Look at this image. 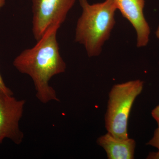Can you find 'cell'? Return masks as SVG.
Listing matches in <instances>:
<instances>
[{"label": "cell", "mask_w": 159, "mask_h": 159, "mask_svg": "<svg viewBox=\"0 0 159 159\" xmlns=\"http://www.w3.org/2000/svg\"><path fill=\"white\" fill-rule=\"evenodd\" d=\"M152 116L159 125V105L154 109L152 112Z\"/></svg>", "instance_id": "cell-10"}, {"label": "cell", "mask_w": 159, "mask_h": 159, "mask_svg": "<svg viewBox=\"0 0 159 159\" xmlns=\"http://www.w3.org/2000/svg\"><path fill=\"white\" fill-rule=\"evenodd\" d=\"M0 91L9 95H13V92L6 85L0 74Z\"/></svg>", "instance_id": "cell-9"}, {"label": "cell", "mask_w": 159, "mask_h": 159, "mask_svg": "<svg viewBox=\"0 0 159 159\" xmlns=\"http://www.w3.org/2000/svg\"><path fill=\"white\" fill-rule=\"evenodd\" d=\"M60 27L49 29L34 47L23 51L13 61V66L19 72L31 77L36 97L43 103L60 101L56 91L49 84L52 77L64 73L66 68L57 39Z\"/></svg>", "instance_id": "cell-1"}, {"label": "cell", "mask_w": 159, "mask_h": 159, "mask_svg": "<svg viewBox=\"0 0 159 159\" xmlns=\"http://www.w3.org/2000/svg\"><path fill=\"white\" fill-rule=\"evenodd\" d=\"M26 100L16 99L13 95L0 91V145L6 139L20 145L24 134L20 128Z\"/></svg>", "instance_id": "cell-5"}, {"label": "cell", "mask_w": 159, "mask_h": 159, "mask_svg": "<svg viewBox=\"0 0 159 159\" xmlns=\"http://www.w3.org/2000/svg\"><path fill=\"white\" fill-rule=\"evenodd\" d=\"M97 143L104 148L108 159L134 158L135 142L133 139H117L107 133L99 137Z\"/></svg>", "instance_id": "cell-7"}, {"label": "cell", "mask_w": 159, "mask_h": 159, "mask_svg": "<svg viewBox=\"0 0 159 159\" xmlns=\"http://www.w3.org/2000/svg\"><path fill=\"white\" fill-rule=\"evenodd\" d=\"M76 0H32V31L36 41L55 26L60 27Z\"/></svg>", "instance_id": "cell-4"}, {"label": "cell", "mask_w": 159, "mask_h": 159, "mask_svg": "<svg viewBox=\"0 0 159 159\" xmlns=\"http://www.w3.org/2000/svg\"><path fill=\"white\" fill-rule=\"evenodd\" d=\"M143 81L137 80L116 84L109 93L106 115V127L117 139H128L127 125L134 101L143 88Z\"/></svg>", "instance_id": "cell-3"}, {"label": "cell", "mask_w": 159, "mask_h": 159, "mask_svg": "<svg viewBox=\"0 0 159 159\" xmlns=\"http://www.w3.org/2000/svg\"><path fill=\"white\" fill-rule=\"evenodd\" d=\"M117 9L133 26L137 33V46L142 48L149 41L150 29L146 21L143 9L145 0H114Z\"/></svg>", "instance_id": "cell-6"}, {"label": "cell", "mask_w": 159, "mask_h": 159, "mask_svg": "<svg viewBox=\"0 0 159 159\" xmlns=\"http://www.w3.org/2000/svg\"><path fill=\"white\" fill-rule=\"evenodd\" d=\"M147 145L156 147L158 150L157 152L150 154L148 157V158L159 159V125L155 131L153 138L147 143Z\"/></svg>", "instance_id": "cell-8"}, {"label": "cell", "mask_w": 159, "mask_h": 159, "mask_svg": "<svg viewBox=\"0 0 159 159\" xmlns=\"http://www.w3.org/2000/svg\"><path fill=\"white\" fill-rule=\"evenodd\" d=\"M157 38L159 39V26L157 29L156 32Z\"/></svg>", "instance_id": "cell-12"}, {"label": "cell", "mask_w": 159, "mask_h": 159, "mask_svg": "<svg viewBox=\"0 0 159 159\" xmlns=\"http://www.w3.org/2000/svg\"><path fill=\"white\" fill-rule=\"evenodd\" d=\"M5 4V0H0V10Z\"/></svg>", "instance_id": "cell-11"}, {"label": "cell", "mask_w": 159, "mask_h": 159, "mask_svg": "<svg viewBox=\"0 0 159 159\" xmlns=\"http://www.w3.org/2000/svg\"><path fill=\"white\" fill-rule=\"evenodd\" d=\"M79 2L82 12L76 25L75 41L84 46L89 57L99 56L116 24V3L114 0L92 5L87 0Z\"/></svg>", "instance_id": "cell-2"}]
</instances>
